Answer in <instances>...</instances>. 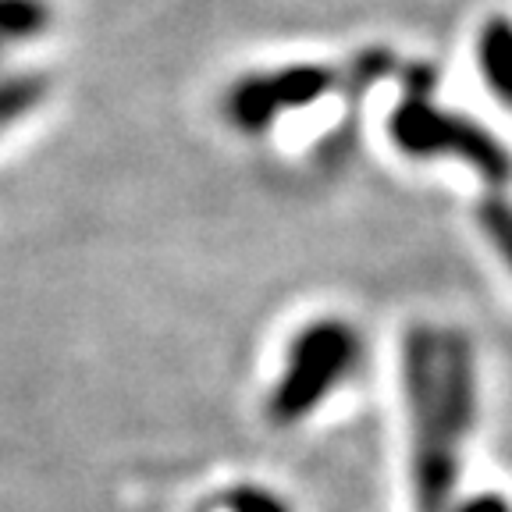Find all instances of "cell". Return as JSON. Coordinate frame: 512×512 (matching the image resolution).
<instances>
[{
	"instance_id": "obj_1",
	"label": "cell",
	"mask_w": 512,
	"mask_h": 512,
	"mask_svg": "<svg viewBox=\"0 0 512 512\" xmlns=\"http://www.w3.org/2000/svg\"><path fill=\"white\" fill-rule=\"evenodd\" d=\"M395 72L388 50H363L345 64H285L239 79L224 96V118L242 132H264L281 114L303 111L324 96L367 93L374 82Z\"/></svg>"
},
{
	"instance_id": "obj_2",
	"label": "cell",
	"mask_w": 512,
	"mask_h": 512,
	"mask_svg": "<svg viewBox=\"0 0 512 512\" xmlns=\"http://www.w3.org/2000/svg\"><path fill=\"white\" fill-rule=\"evenodd\" d=\"M431 64H409L406 68V96L388 118L395 146L413 157H456L470 164L480 178L505 182L512 178V157L488 128L459 111H445L431 100L434 89Z\"/></svg>"
},
{
	"instance_id": "obj_3",
	"label": "cell",
	"mask_w": 512,
	"mask_h": 512,
	"mask_svg": "<svg viewBox=\"0 0 512 512\" xmlns=\"http://www.w3.org/2000/svg\"><path fill=\"white\" fill-rule=\"evenodd\" d=\"M477 64L491 93L512 107V18H488L480 25Z\"/></svg>"
},
{
	"instance_id": "obj_4",
	"label": "cell",
	"mask_w": 512,
	"mask_h": 512,
	"mask_svg": "<svg viewBox=\"0 0 512 512\" xmlns=\"http://www.w3.org/2000/svg\"><path fill=\"white\" fill-rule=\"evenodd\" d=\"M54 18L47 0H0V47L43 36Z\"/></svg>"
},
{
	"instance_id": "obj_5",
	"label": "cell",
	"mask_w": 512,
	"mask_h": 512,
	"mask_svg": "<svg viewBox=\"0 0 512 512\" xmlns=\"http://www.w3.org/2000/svg\"><path fill=\"white\" fill-rule=\"evenodd\" d=\"M47 96V75H11L0 82V128L15 125Z\"/></svg>"
}]
</instances>
